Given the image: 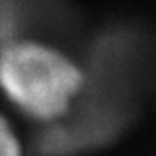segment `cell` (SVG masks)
I'll return each instance as SVG.
<instances>
[{
    "label": "cell",
    "instance_id": "1",
    "mask_svg": "<svg viewBox=\"0 0 156 156\" xmlns=\"http://www.w3.org/2000/svg\"><path fill=\"white\" fill-rule=\"evenodd\" d=\"M80 87V70L51 48L17 43L0 53V88L32 118L51 120L63 115Z\"/></svg>",
    "mask_w": 156,
    "mask_h": 156
},
{
    "label": "cell",
    "instance_id": "2",
    "mask_svg": "<svg viewBox=\"0 0 156 156\" xmlns=\"http://www.w3.org/2000/svg\"><path fill=\"white\" fill-rule=\"evenodd\" d=\"M0 156H20L18 141L12 128L0 116Z\"/></svg>",
    "mask_w": 156,
    "mask_h": 156
}]
</instances>
